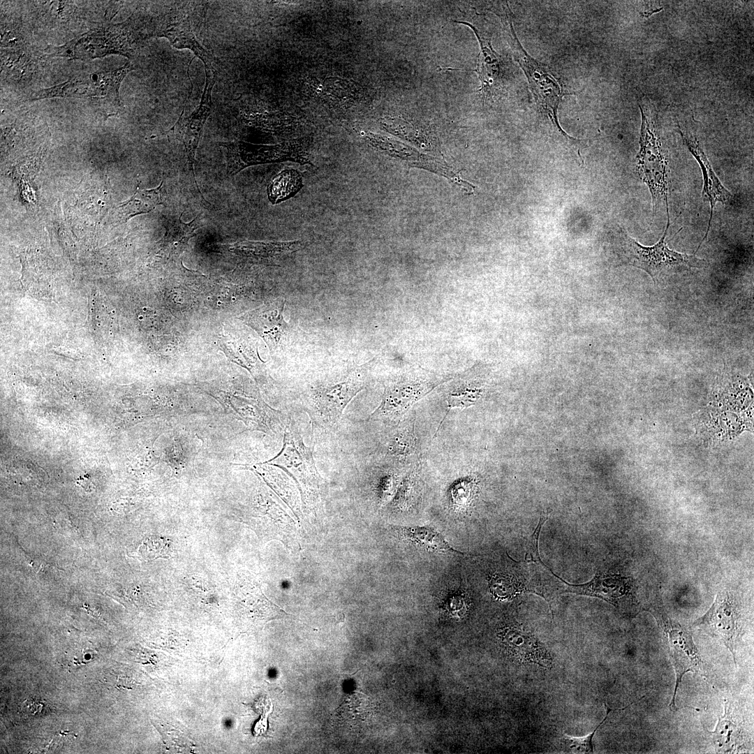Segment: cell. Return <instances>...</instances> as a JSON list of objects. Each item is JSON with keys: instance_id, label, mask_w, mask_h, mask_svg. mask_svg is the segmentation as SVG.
Returning a JSON list of instances; mask_svg holds the SVG:
<instances>
[{"instance_id": "6da1fadb", "label": "cell", "mask_w": 754, "mask_h": 754, "mask_svg": "<svg viewBox=\"0 0 754 754\" xmlns=\"http://www.w3.org/2000/svg\"><path fill=\"white\" fill-rule=\"evenodd\" d=\"M667 224L660 240L652 246H644L631 237L623 228L618 232L615 253L619 265H631L646 272L655 284L667 279L702 268L707 263L695 255L680 253L668 247L665 239L670 225L668 205Z\"/></svg>"}, {"instance_id": "7a4b0ae2", "label": "cell", "mask_w": 754, "mask_h": 754, "mask_svg": "<svg viewBox=\"0 0 754 754\" xmlns=\"http://www.w3.org/2000/svg\"><path fill=\"white\" fill-rule=\"evenodd\" d=\"M147 38V26L131 16L123 22L97 28L53 48L47 57L83 59L119 54L131 58Z\"/></svg>"}, {"instance_id": "3957f363", "label": "cell", "mask_w": 754, "mask_h": 754, "mask_svg": "<svg viewBox=\"0 0 754 754\" xmlns=\"http://www.w3.org/2000/svg\"><path fill=\"white\" fill-rule=\"evenodd\" d=\"M494 11L501 19L515 61L524 71L538 108L546 115L559 132L570 138L561 128L557 111L565 95L560 80L554 71L545 64L531 57L518 40L512 23V13L508 3L502 4L501 12Z\"/></svg>"}, {"instance_id": "277c9868", "label": "cell", "mask_w": 754, "mask_h": 754, "mask_svg": "<svg viewBox=\"0 0 754 754\" xmlns=\"http://www.w3.org/2000/svg\"><path fill=\"white\" fill-rule=\"evenodd\" d=\"M265 463L283 469L295 480L305 508H312L319 503L323 480L316 467L313 448L304 444L292 421L285 425L281 451Z\"/></svg>"}, {"instance_id": "5b68a950", "label": "cell", "mask_w": 754, "mask_h": 754, "mask_svg": "<svg viewBox=\"0 0 754 754\" xmlns=\"http://www.w3.org/2000/svg\"><path fill=\"white\" fill-rule=\"evenodd\" d=\"M369 365L367 363L355 369L342 380L311 390L306 411L316 427L327 431L338 427L346 406L366 386Z\"/></svg>"}, {"instance_id": "8992f818", "label": "cell", "mask_w": 754, "mask_h": 754, "mask_svg": "<svg viewBox=\"0 0 754 754\" xmlns=\"http://www.w3.org/2000/svg\"><path fill=\"white\" fill-rule=\"evenodd\" d=\"M227 161V173L235 175L251 165L292 161L311 164L305 141H293L274 145H256L244 141L220 142Z\"/></svg>"}, {"instance_id": "52a82bcc", "label": "cell", "mask_w": 754, "mask_h": 754, "mask_svg": "<svg viewBox=\"0 0 754 754\" xmlns=\"http://www.w3.org/2000/svg\"><path fill=\"white\" fill-rule=\"evenodd\" d=\"M649 611L656 620L661 630L663 641L674 668L675 687L669 705L674 711L677 710L675 700L683 676L689 672L699 671L701 659L689 628L670 618L660 607H654Z\"/></svg>"}, {"instance_id": "ba28073f", "label": "cell", "mask_w": 754, "mask_h": 754, "mask_svg": "<svg viewBox=\"0 0 754 754\" xmlns=\"http://www.w3.org/2000/svg\"><path fill=\"white\" fill-rule=\"evenodd\" d=\"M642 124L640 149L637 156V170L640 177L646 184L652 198L654 211L658 205L668 202L667 161L654 126L642 112Z\"/></svg>"}, {"instance_id": "9c48e42d", "label": "cell", "mask_w": 754, "mask_h": 754, "mask_svg": "<svg viewBox=\"0 0 754 754\" xmlns=\"http://www.w3.org/2000/svg\"><path fill=\"white\" fill-rule=\"evenodd\" d=\"M189 2L172 7L164 14L150 20L147 24L149 37H163L177 49L191 50L205 66L216 71L214 57L198 40L188 13Z\"/></svg>"}, {"instance_id": "30bf717a", "label": "cell", "mask_w": 754, "mask_h": 754, "mask_svg": "<svg viewBox=\"0 0 754 754\" xmlns=\"http://www.w3.org/2000/svg\"><path fill=\"white\" fill-rule=\"evenodd\" d=\"M205 85L199 105L190 113L183 110L177 121L170 128L172 134L182 142L185 147L189 170L192 171L195 182L194 171L195 154L205 124L212 111V93L217 77L216 71L213 70H205Z\"/></svg>"}, {"instance_id": "8fae6325", "label": "cell", "mask_w": 754, "mask_h": 754, "mask_svg": "<svg viewBox=\"0 0 754 754\" xmlns=\"http://www.w3.org/2000/svg\"><path fill=\"white\" fill-rule=\"evenodd\" d=\"M220 393L212 395L249 429L275 434L282 428L280 413L269 407L258 394Z\"/></svg>"}, {"instance_id": "7c38bea8", "label": "cell", "mask_w": 754, "mask_h": 754, "mask_svg": "<svg viewBox=\"0 0 754 754\" xmlns=\"http://www.w3.org/2000/svg\"><path fill=\"white\" fill-rule=\"evenodd\" d=\"M739 607L734 596L728 591H721L693 626L720 640L731 652L736 664L734 641L739 632Z\"/></svg>"}, {"instance_id": "4fadbf2b", "label": "cell", "mask_w": 754, "mask_h": 754, "mask_svg": "<svg viewBox=\"0 0 754 754\" xmlns=\"http://www.w3.org/2000/svg\"><path fill=\"white\" fill-rule=\"evenodd\" d=\"M447 379L442 376L431 378L428 374H405L392 379L385 387L380 405L369 420H390L407 404V399L426 394Z\"/></svg>"}, {"instance_id": "5bb4252c", "label": "cell", "mask_w": 754, "mask_h": 754, "mask_svg": "<svg viewBox=\"0 0 754 754\" xmlns=\"http://www.w3.org/2000/svg\"><path fill=\"white\" fill-rule=\"evenodd\" d=\"M566 586L561 593H571L602 599L619 609H624L635 601V582L631 577L618 574L596 575L587 583L570 584L560 578Z\"/></svg>"}, {"instance_id": "9a60e30c", "label": "cell", "mask_w": 754, "mask_h": 754, "mask_svg": "<svg viewBox=\"0 0 754 754\" xmlns=\"http://www.w3.org/2000/svg\"><path fill=\"white\" fill-rule=\"evenodd\" d=\"M498 637L503 649L515 662L545 669L552 667V653L533 633L522 626H505L498 633Z\"/></svg>"}, {"instance_id": "2e32d148", "label": "cell", "mask_w": 754, "mask_h": 754, "mask_svg": "<svg viewBox=\"0 0 754 754\" xmlns=\"http://www.w3.org/2000/svg\"><path fill=\"white\" fill-rule=\"evenodd\" d=\"M469 27L476 35L480 52L477 58V66L474 70L479 77L480 87L478 90L484 103L496 96L501 90L502 83V66L501 57L494 51L491 36L477 26L467 21H455Z\"/></svg>"}, {"instance_id": "e0dca14e", "label": "cell", "mask_w": 754, "mask_h": 754, "mask_svg": "<svg viewBox=\"0 0 754 754\" xmlns=\"http://www.w3.org/2000/svg\"><path fill=\"white\" fill-rule=\"evenodd\" d=\"M39 97L80 98L107 100L112 102V88L107 71L95 72L87 77H78L68 80L56 86L41 89Z\"/></svg>"}, {"instance_id": "ac0fdd59", "label": "cell", "mask_w": 754, "mask_h": 754, "mask_svg": "<svg viewBox=\"0 0 754 754\" xmlns=\"http://www.w3.org/2000/svg\"><path fill=\"white\" fill-rule=\"evenodd\" d=\"M286 300L278 298L241 317L265 341L270 350L278 346L288 328L283 318Z\"/></svg>"}, {"instance_id": "d6986e66", "label": "cell", "mask_w": 754, "mask_h": 754, "mask_svg": "<svg viewBox=\"0 0 754 754\" xmlns=\"http://www.w3.org/2000/svg\"><path fill=\"white\" fill-rule=\"evenodd\" d=\"M679 133L683 142L700 165L703 177L702 196L710 204L711 212L707 230L696 251L697 252L702 242L707 238L711 228L714 209L716 203L721 202L723 204H728L732 200L733 196L723 185L718 177L716 176L709 159L700 147L699 142L695 138H693L690 135L683 133L680 129Z\"/></svg>"}, {"instance_id": "ffe728a7", "label": "cell", "mask_w": 754, "mask_h": 754, "mask_svg": "<svg viewBox=\"0 0 754 754\" xmlns=\"http://www.w3.org/2000/svg\"><path fill=\"white\" fill-rule=\"evenodd\" d=\"M744 729L732 704H725V713L718 718L714 731L711 732L717 751L729 753L735 751L744 740Z\"/></svg>"}, {"instance_id": "44dd1931", "label": "cell", "mask_w": 754, "mask_h": 754, "mask_svg": "<svg viewBox=\"0 0 754 754\" xmlns=\"http://www.w3.org/2000/svg\"><path fill=\"white\" fill-rule=\"evenodd\" d=\"M394 530L404 540L424 550L463 555L462 552L452 547L439 532L430 526H395Z\"/></svg>"}, {"instance_id": "7402d4cb", "label": "cell", "mask_w": 754, "mask_h": 754, "mask_svg": "<svg viewBox=\"0 0 754 754\" xmlns=\"http://www.w3.org/2000/svg\"><path fill=\"white\" fill-rule=\"evenodd\" d=\"M163 180L155 188L139 191L117 208V221L126 222L131 217L148 213L163 202Z\"/></svg>"}, {"instance_id": "603a6c76", "label": "cell", "mask_w": 754, "mask_h": 754, "mask_svg": "<svg viewBox=\"0 0 754 754\" xmlns=\"http://www.w3.org/2000/svg\"><path fill=\"white\" fill-rule=\"evenodd\" d=\"M302 244L301 241L284 242L243 241L230 244L228 249L232 252L249 258H269L291 253L299 250Z\"/></svg>"}, {"instance_id": "cb8c5ba5", "label": "cell", "mask_w": 754, "mask_h": 754, "mask_svg": "<svg viewBox=\"0 0 754 754\" xmlns=\"http://www.w3.org/2000/svg\"><path fill=\"white\" fill-rule=\"evenodd\" d=\"M201 214L202 213L199 214L189 223L183 222L181 216L172 217L167 220L165 234L162 242L164 250H168L170 254L181 251L200 227Z\"/></svg>"}, {"instance_id": "d4e9b609", "label": "cell", "mask_w": 754, "mask_h": 754, "mask_svg": "<svg viewBox=\"0 0 754 754\" xmlns=\"http://www.w3.org/2000/svg\"><path fill=\"white\" fill-rule=\"evenodd\" d=\"M303 186L301 174L297 170L285 169L276 175L268 185V199L272 204H278L294 196Z\"/></svg>"}, {"instance_id": "484cf974", "label": "cell", "mask_w": 754, "mask_h": 754, "mask_svg": "<svg viewBox=\"0 0 754 754\" xmlns=\"http://www.w3.org/2000/svg\"><path fill=\"white\" fill-rule=\"evenodd\" d=\"M489 587L492 594L502 600L511 598L522 591L516 578L505 575L493 576L489 582Z\"/></svg>"}, {"instance_id": "4316f807", "label": "cell", "mask_w": 754, "mask_h": 754, "mask_svg": "<svg viewBox=\"0 0 754 754\" xmlns=\"http://www.w3.org/2000/svg\"><path fill=\"white\" fill-rule=\"evenodd\" d=\"M481 392V387L473 386L472 385L463 387L459 390L452 392L448 398V410L443 420L440 423V426L445 420L448 414L447 413L450 408L454 407L465 408L473 405L480 396ZM439 427L438 428V430Z\"/></svg>"}, {"instance_id": "83f0119b", "label": "cell", "mask_w": 754, "mask_h": 754, "mask_svg": "<svg viewBox=\"0 0 754 754\" xmlns=\"http://www.w3.org/2000/svg\"><path fill=\"white\" fill-rule=\"evenodd\" d=\"M605 707L606 709V715L601 723L595 728L593 732L591 734L582 737H571L564 736L563 738V742L566 747L573 753H593V739L597 730L602 725V724L606 720L609 714L612 711L605 703Z\"/></svg>"}, {"instance_id": "f1b7e54d", "label": "cell", "mask_w": 754, "mask_h": 754, "mask_svg": "<svg viewBox=\"0 0 754 754\" xmlns=\"http://www.w3.org/2000/svg\"><path fill=\"white\" fill-rule=\"evenodd\" d=\"M156 728L161 734L165 744L170 748H175L180 752L193 750V744L178 730L161 725Z\"/></svg>"}, {"instance_id": "f546056e", "label": "cell", "mask_w": 754, "mask_h": 754, "mask_svg": "<svg viewBox=\"0 0 754 754\" xmlns=\"http://www.w3.org/2000/svg\"><path fill=\"white\" fill-rule=\"evenodd\" d=\"M389 445V451L393 455L407 454L414 446V435L413 431H407V428L399 430L396 433Z\"/></svg>"}, {"instance_id": "4dcf8cb0", "label": "cell", "mask_w": 754, "mask_h": 754, "mask_svg": "<svg viewBox=\"0 0 754 754\" xmlns=\"http://www.w3.org/2000/svg\"><path fill=\"white\" fill-rule=\"evenodd\" d=\"M548 517L549 513L545 514L544 512H542L536 528L527 539L525 554V561L526 562H538L541 564L543 563L540 559L538 552V540L541 528L548 519Z\"/></svg>"}, {"instance_id": "1f68e13d", "label": "cell", "mask_w": 754, "mask_h": 754, "mask_svg": "<svg viewBox=\"0 0 754 754\" xmlns=\"http://www.w3.org/2000/svg\"><path fill=\"white\" fill-rule=\"evenodd\" d=\"M165 542L161 538H149L146 539L140 545L139 552L145 559H153L164 556L165 549H163Z\"/></svg>"}]
</instances>
